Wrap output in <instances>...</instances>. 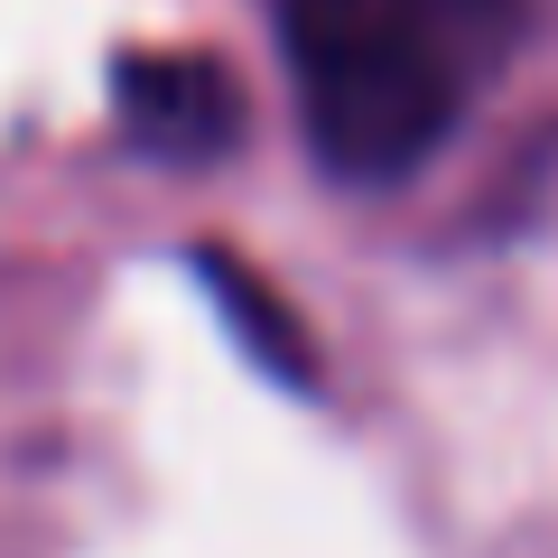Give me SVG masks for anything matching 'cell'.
I'll return each mask as SVG.
<instances>
[{
  "label": "cell",
  "mask_w": 558,
  "mask_h": 558,
  "mask_svg": "<svg viewBox=\"0 0 558 558\" xmlns=\"http://www.w3.org/2000/svg\"><path fill=\"white\" fill-rule=\"evenodd\" d=\"M521 0H289L279 47L299 65L307 140L336 178H410L457 131L475 75L512 47Z\"/></svg>",
  "instance_id": "1"
},
{
  "label": "cell",
  "mask_w": 558,
  "mask_h": 558,
  "mask_svg": "<svg viewBox=\"0 0 558 558\" xmlns=\"http://www.w3.org/2000/svg\"><path fill=\"white\" fill-rule=\"evenodd\" d=\"M112 112L121 131L168 168H205L233 159L242 131H252V102H242L233 65L223 57H186V47H140L112 65Z\"/></svg>",
  "instance_id": "2"
},
{
  "label": "cell",
  "mask_w": 558,
  "mask_h": 558,
  "mask_svg": "<svg viewBox=\"0 0 558 558\" xmlns=\"http://www.w3.org/2000/svg\"><path fill=\"white\" fill-rule=\"evenodd\" d=\"M196 279H205V289H215L223 326H233V336H242V354H252L260 373H279V381H289V391H307V381H317V354H307L299 317H289V307H279L270 289H260L252 270H242V260L205 252V260H196Z\"/></svg>",
  "instance_id": "3"
}]
</instances>
